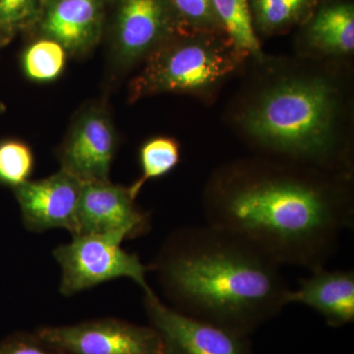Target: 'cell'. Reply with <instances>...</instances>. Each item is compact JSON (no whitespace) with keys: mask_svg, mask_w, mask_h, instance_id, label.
<instances>
[{"mask_svg":"<svg viewBox=\"0 0 354 354\" xmlns=\"http://www.w3.org/2000/svg\"><path fill=\"white\" fill-rule=\"evenodd\" d=\"M207 223L239 237L279 265L311 270L334 256L353 225L344 187L279 171H237L209 193Z\"/></svg>","mask_w":354,"mask_h":354,"instance_id":"1","label":"cell"},{"mask_svg":"<svg viewBox=\"0 0 354 354\" xmlns=\"http://www.w3.org/2000/svg\"><path fill=\"white\" fill-rule=\"evenodd\" d=\"M281 265L239 237L213 227L185 228L157 265L179 311L246 335L288 305Z\"/></svg>","mask_w":354,"mask_h":354,"instance_id":"2","label":"cell"},{"mask_svg":"<svg viewBox=\"0 0 354 354\" xmlns=\"http://www.w3.org/2000/svg\"><path fill=\"white\" fill-rule=\"evenodd\" d=\"M337 100L320 79L292 80L268 91L244 114V129L261 145L293 160L323 165L337 158Z\"/></svg>","mask_w":354,"mask_h":354,"instance_id":"3","label":"cell"},{"mask_svg":"<svg viewBox=\"0 0 354 354\" xmlns=\"http://www.w3.org/2000/svg\"><path fill=\"white\" fill-rule=\"evenodd\" d=\"M244 57L218 34L178 35L147 58L130 101L162 93H199L232 73Z\"/></svg>","mask_w":354,"mask_h":354,"instance_id":"4","label":"cell"},{"mask_svg":"<svg viewBox=\"0 0 354 354\" xmlns=\"http://www.w3.org/2000/svg\"><path fill=\"white\" fill-rule=\"evenodd\" d=\"M123 241L115 235L85 234L57 246L53 256L62 268L60 292L73 295L121 278L132 279L145 293L153 291L147 281L150 268L124 250Z\"/></svg>","mask_w":354,"mask_h":354,"instance_id":"5","label":"cell"},{"mask_svg":"<svg viewBox=\"0 0 354 354\" xmlns=\"http://www.w3.org/2000/svg\"><path fill=\"white\" fill-rule=\"evenodd\" d=\"M178 35L165 0H109L104 37L115 71H125L147 59Z\"/></svg>","mask_w":354,"mask_h":354,"instance_id":"6","label":"cell"},{"mask_svg":"<svg viewBox=\"0 0 354 354\" xmlns=\"http://www.w3.org/2000/svg\"><path fill=\"white\" fill-rule=\"evenodd\" d=\"M36 335L62 354H164L153 328L118 319L44 327Z\"/></svg>","mask_w":354,"mask_h":354,"instance_id":"7","label":"cell"},{"mask_svg":"<svg viewBox=\"0 0 354 354\" xmlns=\"http://www.w3.org/2000/svg\"><path fill=\"white\" fill-rule=\"evenodd\" d=\"M118 147L115 128L104 102H93L72 121L57 157L62 171L82 183L109 180Z\"/></svg>","mask_w":354,"mask_h":354,"instance_id":"8","label":"cell"},{"mask_svg":"<svg viewBox=\"0 0 354 354\" xmlns=\"http://www.w3.org/2000/svg\"><path fill=\"white\" fill-rule=\"evenodd\" d=\"M145 309L164 354H250L245 335L171 308L153 291L145 293Z\"/></svg>","mask_w":354,"mask_h":354,"instance_id":"9","label":"cell"},{"mask_svg":"<svg viewBox=\"0 0 354 354\" xmlns=\"http://www.w3.org/2000/svg\"><path fill=\"white\" fill-rule=\"evenodd\" d=\"M109 0H41L26 34L62 44L69 57H82L104 38Z\"/></svg>","mask_w":354,"mask_h":354,"instance_id":"10","label":"cell"},{"mask_svg":"<svg viewBox=\"0 0 354 354\" xmlns=\"http://www.w3.org/2000/svg\"><path fill=\"white\" fill-rule=\"evenodd\" d=\"M135 200L129 187L111 180L83 183L72 235H115L125 241L145 234L150 216Z\"/></svg>","mask_w":354,"mask_h":354,"instance_id":"11","label":"cell"},{"mask_svg":"<svg viewBox=\"0 0 354 354\" xmlns=\"http://www.w3.org/2000/svg\"><path fill=\"white\" fill-rule=\"evenodd\" d=\"M82 184L60 169L46 178L29 180L14 188L27 230L41 232L64 228L73 234Z\"/></svg>","mask_w":354,"mask_h":354,"instance_id":"12","label":"cell"},{"mask_svg":"<svg viewBox=\"0 0 354 354\" xmlns=\"http://www.w3.org/2000/svg\"><path fill=\"white\" fill-rule=\"evenodd\" d=\"M295 290H290L288 304L306 305L325 319L332 327H342L354 320V272L327 270L310 271Z\"/></svg>","mask_w":354,"mask_h":354,"instance_id":"13","label":"cell"},{"mask_svg":"<svg viewBox=\"0 0 354 354\" xmlns=\"http://www.w3.org/2000/svg\"><path fill=\"white\" fill-rule=\"evenodd\" d=\"M307 38L314 48L330 55H346L354 50V7L351 2H334L321 7L310 18Z\"/></svg>","mask_w":354,"mask_h":354,"instance_id":"14","label":"cell"},{"mask_svg":"<svg viewBox=\"0 0 354 354\" xmlns=\"http://www.w3.org/2000/svg\"><path fill=\"white\" fill-rule=\"evenodd\" d=\"M221 30L235 50L244 57H262L249 0H213Z\"/></svg>","mask_w":354,"mask_h":354,"instance_id":"15","label":"cell"},{"mask_svg":"<svg viewBox=\"0 0 354 354\" xmlns=\"http://www.w3.org/2000/svg\"><path fill=\"white\" fill-rule=\"evenodd\" d=\"M321 0H249L254 26L265 34L285 31L309 20Z\"/></svg>","mask_w":354,"mask_h":354,"instance_id":"16","label":"cell"},{"mask_svg":"<svg viewBox=\"0 0 354 354\" xmlns=\"http://www.w3.org/2000/svg\"><path fill=\"white\" fill-rule=\"evenodd\" d=\"M68 53L62 44L46 38L31 39L20 55L23 74L32 82L57 80L64 73Z\"/></svg>","mask_w":354,"mask_h":354,"instance_id":"17","label":"cell"},{"mask_svg":"<svg viewBox=\"0 0 354 354\" xmlns=\"http://www.w3.org/2000/svg\"><path fill=\"white\" fill-rule=\"evenodd\" d=\"M139 160L141 176L129 187L135 199L147 181L167 176L176 169L180 162V148L176 140L156 137L141 147Z\"/></svg>","mask_w":354,"mask_h":354,"instance_id":"18","label":"cell"},{"mask_svg":"<svg viewBox=\"0 0 354 354\" xmlns=\"http://www.w3.org/2000/svg\"><path fill=\"white\" fill-rule=\"evenodd\" d=\"M180 35L218 34L213 0H165Z\"/></svg>","mask_w":354,"mask_h":354,"instance_id":"19","label":"cell"},{"mask_svg":"<svg viewBox=\"0 0 354 354\" xmlns=\"http://www.w3.org/2000/svg\"><path fill=\"white\" fill-rule=\"evenodd\" d=\"M34 169V152L25 141L0 140V185L13 190L30 180Z\"/></svg>","mask_w":354,"mask_h":354,"instance_id":"20","label":"cell"},{"mask_svg":"<svg viewBox=\"0 0 354 354\" xmlns=\"http://www.w3.org/2000/svg\"><path fill=\"white\" fill-rule=\"evenodd\" d=\"M41 0H0V27L14 38L31 29L38 15Z\"/></svg>","mask_w":354,"mask_h":354,"instance_id":"21","label":"cell"},{"mask_svg":"<svg viewBox=\"0 0 354 354\" xmlns=\"http://www.w3.org/2000/svg\"><path fill=\"white\" fill-rule=\"evenodd\" d=\"M0 354H62L37 335L16 333L0 341Z\"/></svg>","mask_w":354,"mask_h":354,"instance_id":"22","label":"cell"},{"mask_svg":"<svg viewBox=\"0 0 354 354\" xmlns=\"http://www.w3.org/2000/svg\"><path fill=\"white\" fill-rule=\"evenodd\" d=\"M12 38L1 27H0V46H6Z\"/></svg>","mask_w":354,"mask_h":354,"instance_id":"23","label":"cell"},{"mask_svg":"<svg viewBox=\"0 0 354 354\" xmlns=\"http://www.w3.org/2000/svg\"><path fill=\"white\" fill-rule=\"evenodd\" d=\"M6 109V106L2 102H0V114L3 113Z\"/></svg>","mask_w":354,"mask_h":354,"instance_id":"24","label":"cell"}]
</instances>
